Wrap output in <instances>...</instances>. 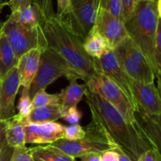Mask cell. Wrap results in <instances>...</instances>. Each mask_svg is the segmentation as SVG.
I'll return each instance as SVG.
<instances>
[{"instance_id": "obj_1", "label": "cell", "mask_w": 161, "mask_h": 161, "mask_svg": "<svg viewBox=\"0 0 161 161\" xmlns=\"http://www.w3.org/2000/svg\"><path fill=\"white\" fill-rule=\"evenodd\" d=\"M85 95L92 119L89 127L102 135L113 149L122 152L132 161H137L142 154L155 148L142 129L128 122L109 102L88 88Z\"/></svg>"}, {"instance_id": "obj_2", "label": "cell", "mask_w": 161, "mask_h": 161, "mask_svg": "<svg viewBox=\"0 0 161 161\" xmlns=\"http://www.w3.org/2000/svg\"><path fill=\"white\" fill-rule=\"evenodd\" d=\"M48 47L56 50L69 64L77 79L87 83L97 75L94 58L83 48V40L72 33L55 14L42 25Z\"/></svg>"}, {"instance_id": "obj_3", "label": "cell", "mask_w": 161, "mask_h": 161, "mask_svg": "<svg viewBox=\"0 0 161 161\" xmlns=\"http://www.w3.org/2000/svg\"><path fill=\"white\" fill-rule=\"evenodd\" d=\"M161 0L138 1L127 20L124 21L129 39L146 55L156 77L154 47L157 28L160 23Z\"/></svg>"}, {"instance_id": "obj_4", "label": "cell", "mask_w": 161, "mask_h": 161, "mask_svg": "<svg viewBox=\"0 0 161 161\" xmlns=\"http://www.w3.org/2000/svg\"><path fill=\"white\" fill-rule=\"evenodd\" d=\"M61 77H65L69 81L78 80L67 61L56 50L47 47L41 53L37 73L29 87L31 98L36 92L46 90Z\"/></svg>"}, {"instance_id": "obj_5", "label": "cell", "mask_w": 161, "mask_h": 161, "mask_svg": "<svg viewBox=\"0 0 161 161\" xmlns=\"http://www.w3.org/2000/svg\"><path fill=\"white\" fill-rule=\"evenodd\" d=\"M0 31L6 36L17 59L33 49L48 47L42 25L25 26L9 17L1 25Z\"/></svg>"}, {"instance_id": "obj_6", "label": "cell", "mask_w": 161, "mask_h": 161, "mask_svg": "<svg viewBox=\"0 0 161 161\" xmlns=\"http://www.w3.org/2000/svg\"><path fill=\"white\" fill-rule=\"evenodd\" d=\"M113 52L131 80L143 83H154L156 77L150 62L129 37L115 47Z\"/></svg>"}, {"instance_id": "obj_7", "label": "cell", "mask_w": 161, "mask_h": 161, "mask_svg": "<svg viewBox=\"0 0 161 161\" xmlns=\"http://www.w3.org/2000/svg\"><path fill=\"white\" fill-rule=\"evenodd\" d=\"M86 85L90 91L109 102L128 122L138 126L135 106L122 90L108 77L97 74L86 83Z\"/></svg>"}, {"instance_id": "obj_8", "label": "cell", "mask_w": 161, "mask_h": 161, "mask_svg": "<svg viewBox=\"0 0 161 161\" xmlns=\"http://www.w3.org/2000/svg\"><path fill=\"white\" fill-rule=\"evenodd\" d=\"M96 0H69V12L63 23L72 33L84 39L92 29L97 16Z\"/></svg>"}, {"instance_id": "obj_9", "label": "cell", "mask_w": 161, "mask_h": 161, "mask_svg": "<svg viewBox=\"0 0 161 161\" xmlns=\"http://www.w3.org/2000/svg\"><path fill=\"white\" fill-rule=\"evenodd\" d=\"M86 136L82 139L70 141L64 138L58 140L51 145L65 154L73 158L81 157L89 153H102L113 147L107 142L102 135L88 126L86 129Z\"/></svg>"}, {"instance_id": "obj_10", "label": "cell", "mask_w": 161, "mask_h": 161, "mask_svg": "<svg viewBox=\"0 0 161 161\" xmlns=\"http://www.w3.org/2000/svg\"><path fill=\"white\" fill-rule=\"evenodd\" d=\"M94 69L97 74L104 75L116 83L130 99L136 109L131 91V79L119 64L113 50L99 58H94Z\"/></svg>"}, {"instance_id": "obj_11", "label": "cell", "mask_w": 161, "mask_h": 161, "mask_svg": "<svg viewBox=\"0 0 161 161\" xmlns=\"http://www.w3.org/2000/svg\"><path fill=\"white\" fill-rule=\"evenodd\" d=\"M26 144L50 145L64 138L65 126L56 122L31 124L23 120Z\"/></svg>"}, {"instance_id": "obj_12", "label": "cell", "mask_w": 161, "mask_h": 161, "mask_svg": "<svg viewBox=\"0 0 161 161\" xmlns=\"http://www.w3.org/2000/svg\"><path fill=\"white\" fill-rule=\"evenodd\" d=\"M92 29L105 37L113 48L128 37L124 22L103 9H97Z\"/></svg>"}, {"instance_id": "obj_13", "label": "cell", "mask_w": 161, "mask_h": 161, "mask_svg": "<svg viewBox=\"0 0 161 161\" xmlns=\"http://www.w3.org/2000/svg\"><path fill=\"white\" fill-rule=\"evenodd\" d=\"M20 87V80L15 67L3 77L0 86V120L7 121L17 114L15 100Z\"/></svg>"}, {"instance_id": "obj_14", "label": "cell", "mask_w": 161, "mask_h": 161, "mask_svg": "<svg viewBox=\"0 0 161 161\" xmlns=\"http://www.w3.org/2000/svg\"><path fill=\"white\" fill-rule=\"evenodd\" d=\"M131 91L136 108L138 107L148 114L160 116V90L156 86L155 83H143L132 80Z\"/></svg>"}, {"instance_id": "obj_15", "label": "cell", "mask_w": 161, "mask_h": 161, "mask_svg": "<svg viewBox=\"0 0 161 161\" xmlns=\"http://www.w3.org/2000/svg\"><path fill=\"white\" fill-rule=\"evenodd\" d=\"M44 50L33 49L18 58L17 68L21 87H30L39 65L41 53Z\"/></svg>"}, {"instance_id": "obj_16", "label": "cell", "mask_w": 161, "mask_h": 161, "mask_svg": "<svg viewBox=\"0 0 161 161\" xmlns=\"http://www.w3.org/2000/svg\"><path fill=\"white\" fill-rule=\"evenodd\" d=\"M137 124L153 144L156 149L160 148V116L148 114L140 108L135 110Z\"/></svg>"}, {"instance_id": "obj_17", "label": "cell", "mask_w": 161, "mask_h": 161, "mask_svg": "<svg viewBox=\"0 0 161 161\" xmlns=\"http://www.w3.org/2000/svg\"><path fill=\"white\" fill-rule=\"evenodd\" d=\"M83 48L92 58H101L113 50L108 41L94 29H91L83 39Z\"/></svg>"}, {"instance_id": "obj_18", "label": "cell", "mask_w": 161, "mask_h": 161, "mask_svg": "<svg viewBox=\"0 0 161 161\" xmlns=\"http://www.w3.org/2000/svg\"><path fill=\"white\" fill-rule=\"evenodd\" d=\"M86 89V83L79 84L76 80H69V84L59 93L60 105L63 111L76 106L85 95Z\"/></svg>"}, {"instance_id": "obj_19", "label": "cell", "mask_w": 161, "mask_h": 161, "mask_svg": "<svg viewBox=\"0 0 161 161\" xmlns=\"http://www.w3.org/2000/svg\"><path fill=\"white\" fill-rule=\"evenodd\" d=\"M9 17L21 25L28 27H36L42 25L45 20L42 11L34 3L26 7L11 12Z\"/></svg>"}, {"instance_id": "obj_20", "label": "cell", "mask_w": 161, "mask_h": 161, "mask_svg": "<svg viewBox=\"0 0 161 161\" xmlns=\"http://www.w3.org/2000/svg\"><path fill=\"white\" fill-rule=\"evenodd\" d=\"M64 111L60 105H48V106L34 108L30 114L23 120L31 124L55 122L62 118Z\"/></svg>"}, {"instance_id": "obj_21", "label": "cell", "mask_w": 161, "mask_h": 161, "mask_svg": "<svg viewBox=\"0 0 161 161\" xmlns=\"http://www.w3.org/2000/svg\"><path fill=\"white\" fill-rule=\"evenodd\" d=\"M6 137L7 145L12 148L21 147L26 145L23 119L17 114L6 121Z\"/></svg>"}, {"instance_id": "obj_22", "label": "cell", "mask_w": 161, "mask_h": 161, "mask_svg": "<svg viewBox=\"0 0 161 161\" xmlns=\"http://www.w3.org/2000/svg\"><path fill=\"white\" fill-rule=\"evenodd\" d=\"M17 61L6 36L0 31V75L3 78L17 66Z\"/></svg>"}, {"instance_id": "obj_23", "label": "cell", "mask_w": 161, "mask_h": 161, "mask_svg": "<svg viewBox=\"0 0 161 161\" xmlns=\"http://www.w3.org/2000/svg\"><path fill=\"white\" fill-rule=\"evenodd\" d=\"M31 152L35 159L41 161H75V158L69 157L51 145L36 146L31 148Z\"/></svg>"}, {"instance_id": "obj_24", "label": "cell", "mask_w": 161, "mask_h": 161, "mask_svg": "<svg viewBox=\"0 0 161 161\" xmlns=\"http://www.w3.org/2000/svg\"><path fill=\"white\" fill-rule=\"evenodd\" d=\"M34 108L48 106V105H60L59 94H48L46 90H40L35 94L31 98Z\"/></svg>"}, {"instance_id": "obj_25", "label": "cell", "mask_w": 161, "mask_h": 161, "mask_svg": "<svg viewBox=\"0 0 161 161\" xmlns=\"http://www.w3.org/2000/svg\"><path fill=\"white\" fill-rule=\"evenodd\" d=\"M17 109V113H18L17 115L23 119H25L33 109L32 102H31V98L29 95V88L28 87H22Z\"/></svg>"}, {"instance_id": "obj_26", "label": "cell", "mask_w": 161, "mask_h": 161, "mask_svg": "<svg viewBox=\"0 0 161 161\" xmlns=\"http://www.w3.org/2000/svg\"><path fill=\"white\" fill-rule=\"evenodd\" d=\"M96 3L97 9H105L124 22L122 0H96Z\"/></svg>"}, {"instance_id": "obj_27", "label": "cell", "mask_w": 161, "mask_h": 161, "mask_svg": "<svg viewBox=\"0 0 161 161\" xmlns=\"http://www.w3.org/2000/svg\"><path fill=\"white\" fill-rule=\"evenodd\" d=\"M161 21L157 28V38H156L155 47H154V61L156 66V79L158 80V86L160 88V73H161Z\"/></svg>"}, {"instance_id": "obj_28", "label": "cell", "mask_w": 161, "mask_h": 161, "mask_svg": "<svg viewBox=\"0 0 161 161\" xmlns=\"http://www.w3.org/2000/svg\"><path fill=\"white\" fill-rule=\"evenodd\" d=\"M86 136V130L80 124H73L65 127L64 134V139L75 141L82 139Z\"/></svg>"}, {"instance_id": "obj_29", "label": "cell", "mask_w": 161, "mask_h": 161, "mask_svg": "<svg viewBox=\"0 0 161 161\" xmlns=\"http://www.w3.org/2000/svg\"><path fill=\"white\" fill-rule=\"evenodd\" d=\"M10 161H35L31 148L26 146L14 148Z\"/></svg>"}, {"instance_id": "obj_30", "label": "cell", "mask_w": 161, "mask_h": 161, "mask_svg": "<svg viewBox=\"0 0 161 161\" xmlns=\"http://www.w3.org/2000/svg\"><path fill=\"white\" fill-rule=\"evenodd\" d=\"M82 116H83V114L77 108L76 106H74L65 110L61 119L66 121L68 124L73 125V124H77L80 123L82 119Z\"/></svg>"}, {"instance_id": "obj_31", "label": "cell", "mask_w": 161, "mask_h": 161, "mask_svg": "<svg viewBox=\"0 0 161 161\" xmlns=\"http://www.w3.org/2000/svg\"><path fill=\"white\" fill-rule=\"evenodd\" d=\"M32 3L39 6L45 20L55 15L52 0H32Z\"/></svg>"}, {"instance_id": "obj_32", "label": "cell", "mask_w": 161, "mask_h": 161, "mask_svg": "<svg viewBox=\"0 0 161 161\" xmlns=\"http://www.w3.org/2000/svg\"><path fill=\"white\" fill-rule=\"evenodd\" d=\"M137 161H161L160 150L155 148L149 149L142 154Z\"/></svg>"}, {"instance_id": "obj_33", "label": "cell", "mask_w": 161, "mask_h": 161, "mask_svg": "<svg viewBox=\"0 0 161 161\" xmlns=\"http://www.w3.org/2000/svg\"><path fill=\"white\" fill-rule=\"evenodd\" d=\"M137 0H122L123 20L124 23L128 19L137 4Z\"/></svg>"}, {"instance_id": "obj_34", "label": "cell", "mask_w": 161, "mask_h": 161, "mask_svg": "<svg viewBox=\"0 0 161 161\" xmlns=\"http://www.w3.org/2000/svg\"><path fill=\"white\" fill-rule=\"evenodd\" d=\"M58 11L56 16L60 19H64L69 12V0H57Z\"/></svg>"}, {"instance_id": "obj_35", "label": "cell", "mask_w": 161, "mask_h": 161, "mask_svg": "<svg viewBox=\"0 0 161 161\" xmlns=\"http://www.w3.org/2000/svg\"><path fill=\"white\" fill-rule=\"evenodd\" d=\"M32 3V0H9L6 2V6H8L10 9L11 12L26 7Z\"/></svg>"}, {"instance_id": "obj_36", "label": "cell", "mask_w": 161, "mask_h": 161, "mask_svg": "<svg viewBox=\"0 0 161 161\" xmlns=\"http://www.w3.org/2000/svg\"><path fill=\"white\" fill-rule=\"evenodd\" d=\"M118 153L114 149L106 150L101 153V161H118Z\"/></svg>"}, {"instance_id": "obj_37", "label": "cell", "mask_w": 161, "mask_h": 161, "mask_svg": "<svg viewBox=\"0 0 161 161\" xmlns=\"http://www.w3.org/2000/svg\"><path fill=\"white\" fill-rule=\"evenodd\" d=\"M6 121L0 120V151L3 150V148L7 146L6 137Z\"/></svg>"}, {"instance_id": "obj_38", "label": "cell", "mask_w": 161, "mask_h": 161, "mask_svg": "<svg viewBox=\"0 0 161 161\" xmlns=\"http://www.w3.org/2000/svg\"><path fill=\"white\" fill-rule=\"evenodd\" d=\"M14 148L10 147L7 145L3 150L0 151V161H10Z\"/></svg>"}, {"instance_id": "obj_39", "label": "cell", "mask_w": 161, "mask_h": 161, "mask_svg": "<svg viewBox=\"0 0 161 161\" xmlns=\"http://www.w3.org/2000/svg\"><path fill=\"white\" fill-rule=\"evenodd\" d=\"M81 161H101V154L89 153L80 157Z\"/></svg>"}, {"instance_id": "obj_40", "label": "cell", "mask_w": 161, "mask_h": 161, "mask_svg": "<svg viewBox=\"0 0 161 161\" xmlns=\"http://www.w3.org/2000/svg\"><path fill=\"white\" fill-rule=\"evenodd\" d=\"M114 149L118 153V156H119V160L118 161H132L128 157H127V156H126L125 154L123 153L122 152L119 151L118 149Z\"/></svg>"}, {"instance_id": "obj_41", "label": "cell", "mask_w": 161, "mask_h": 161, "mask_svg": "<svg viewBox=\"0 0 161 161\" xmlns=\"http://www.w3.org/2000/svg\"><path fill=\"white\" fill-rule=\"evenodd\" d=\"M4 6H6V2H4V0H0V12L2 11Z\"/></svg>"}, {"instance_id": "obj_42", "label": "cell", "mask_w": 161, "mask_h": 161, "mask_svg": "<svg viewBox=\"0 0 161 161\" xmlns=\"http://www.w3.org/2000/svg\"><path fill=\"white\" fill-rule=\"evenodd\" d=\"M2 81H3V77L0 75V86H1V84H2Z\"/></svg>"}, {"instance_id": "obj_43", "label": "cell", "mask_w": 161, "mask_h": 161, "mask_svg": "<svg viewBox=\"0 0 161 161\" xmlns=\"http://www.w3.org/2000/svg\"><path fill=\"white\" fill-rule=\"evenodd\" d=\"M137 1H147V0H137ZM149 1H153V0H149ZM155 1H157V0H155Z\"/></svg>"}, {"instance_id": "obj_44", "label": "cell", "mask_w": 161, "mask_h": 161, "mask_svg": "<svg viewBox=\"0 0 161 161\" xmlns=\"http://www.w3.org/2000/svg\"><path fill=\"white\" fill-rule=\"evenodd\" d=\"M35 159V158H34ZM35 161H41V160H37V159H35Z\"/></svg>"}]
</instances>
